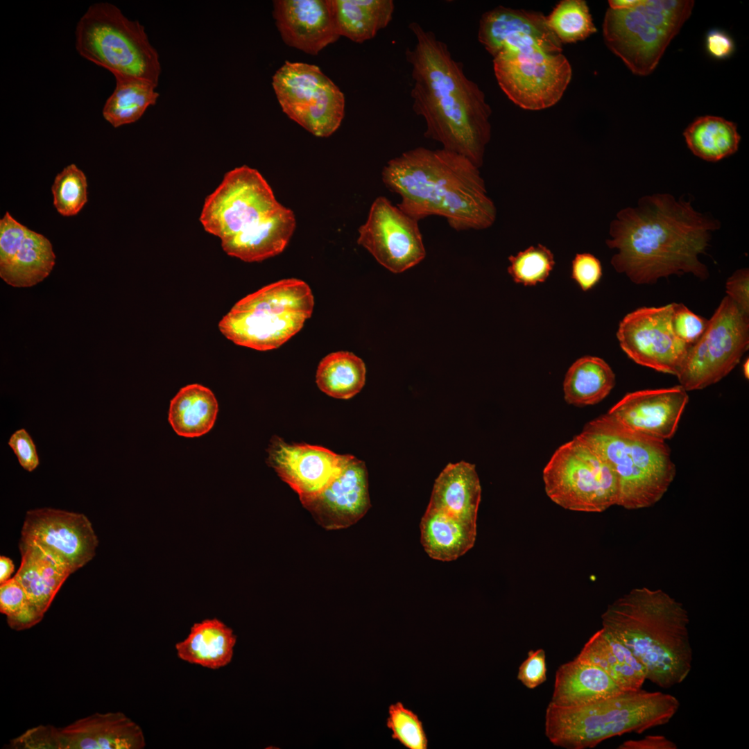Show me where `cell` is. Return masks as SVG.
Masks as SVG:
<instances>
[{
    "label": "cell",
    "instance_id": "cell-33",
    "mask_svg": "<svg viewBox=\"0 0 749 749\" xmlns=\"http://www.w3.org/2000/svg\"><path fill=\"white\" fill-rule=\"evenodd\" d=\"M615 385V374L602 359L585 356L577 359L567 370L564 382L567 403L576 406L598 404Z\"/></svg>",
    "mask_w": 749,
    "mask_h": 749
},
{
    "label": "cell",
    "instance_id": "cell-16",
    "mask_svg": "<svg viewBox=\"0 0 749 749\" xmlns=\"http://www.w3.org/2000/svg\"><path fill=\"white\" fill-rule=\"evenodd\" d=\"M358 232V244L392 273L406 271L426 256L418 221L384 196L373 201Z\"/></svg>",
    "mask_w": 749,
    "mask_h": 749
},
{
    "label": "cell",
    "instance_id": "cell-21",
    "mask_svg": "<svg viewBox=\"0 0 749 749\" xmlns=\"http://www.w3.org/2000/svg\"><path fill=\"white\" fill-rule=\"evenodd\" d=\"M478 40L492 57L501 51L529 48L552 54L562 51V43L547 26L544 15L501 6L483 14Z\"/></svg>",
    "mask_w": 749,
    "mask_h": 749
},
{
    "label": "cell",
    "instance_id": "cell-24",
    "mask_svg": "<svg viewBox=\"0 0 749 749\" xmlns=\"http://www.w3.org/2000/svg\"><path fill=\"white\" fill-rule=\"evenodd\" d=\"M62 749H142L141 728L122 712L95 713L60 728Z\"/></svg>",
    "mask_w": 749,
    "mask_h": 749
},
{
    "label": "cell",
    "instance_id": "cell-52",
    "mask_svg": "<svg viewBox=\"0 0 749 749\" xmlns=\"http://www.w3.org/2000/svg\"><path fill=\"white\" fill-rule=\"evenodd\" d=\"M743 373L746 378H748V359H747L743 364Z\"/></svg>",
    "mask_w": 749,
    "mask_h": 749
},
{
    "label": "cell",
    "instance_id": "cell-2",
    "mask_svg": "<svg viewBox=\"0 0 749 749\" xmlns=\"http://www.w3.org/2000/svg\"><path fill=\"white\" fill-rule=\"evenodd\" d=\"M409 28L416 41L406 51L412 68L411 96L413 111L425 121L424 137L480 168L491 138L492 110L483 92L432 31L417 22Z\"/></svg>",
    "mask_w": 749,
    "mask_h": 749
},
{
    "label": "cell",
    "instance_id": "cell-17",
    "mask_svg": "<svg viewBox=\"0 0 749 749\" xmlns=\"http://www.w3.org/2000/svg\"><path fill=\"white\" fill-rule=\"evenodd\" d=\"M19 544L40 547L72 574L95 556L98 538L85 515L43 508L26 513Z\"/></svg>",
    "mask_w": 749,
    "mask_h": 749
},
{
    "label": "cell",
    "instance_id": "cell-12",
    "mask_svg": "<svg viewBox=\"0 0 749 749\" xmlns=\"http://www.w3.org/2000/svg\"><path fill=\"white\" fill-rule=\"evenodd\" d=\"M749 347V315L727 295L691 345L676 376L686 390L703 389L726 377Z\"/></svg>",
    "mask_w": 749,
    "mask_h": 749
},
{
    "label": "cell",
    "instance_id": "cell-38",
    "mask_svg": "<svg viewBox=\"0 0 749 749\" xmlns=\"http://www.w3.org/2000/svg\"><path fill=\"white\" fill-rule=\"evenodd\" d=\"M51 191L53 205L60 214L76 215L87 202V178L76 165L69 164L56 175Z\"/></svg>",
    "mask_w": 749,
    "mask_h": 749
},
{
    "label": "cell",
    "instance_id": "cell-36",
    "mask_svg": "<svg viewBox=\"0 0 749 749\" xmlns=\"http://www.w3.org/2000/svg\"><path fill=\"white\" fill-rule=\"evenodd\" d=\"M366 368L354 354L338 351L325 356L319 363L316 381L319 389L336 399H347L363 388Z\"/></svg>",
    "mask_w": 749,
    "mask_h": 749
},
{
    "label": "cell",
    "instance_id": "cell-25",
    "mask_svg": "<svg viewBox=\"0 0 749 749\" xmlns=\"http://www.w3.org/2000/svg\"><path fill=\"white\" fill-rule=\"evenodd\" d=\"M621 691L601 669L575 657L558 668L549 703L560 707L581 706Z\"/></svg>",
    "mask_w": 749,
    "mask_h": 749
},
{
    "label": "cell",
    "instance_id": "cell-11",
    "mask_svg": "<svg viewBox=\"0 0 749 749\" xmlns=\"http://www.w3.org/2000/svg\"><path fill=\"white\" fill-rule=\"evenodd\" d=\"M542 478L547 496L565 509L600 513L617 504L618 483L613 470L578 435L555 451Z\"/></svg>",
    "mask_w": 749,
    "mask_h": 749
},
{
    "label": "cell",
    "instance_id": "cell-27",
    "mask_svg": "<svg viewBox=\"0 0 749 749\" xmlns=\"http://www.w3.org/2000/svg\"><path fill=\"white\" fill-rule=\"evenodd\" d=\"M21 565L14 576L25 590L32 607L41 616L49 609L60 588L71 574L40 547L19 544Z\"/></svg>",
    "mask_w": 749,
    "mask_h": 749
},
{
    "label": "cell",
    "instance_id": "cell-47",
    "mask_svg": "<svg viewBox=\"0 0 749 749\" xmlns=\"http://www.w3.org/2000/svg\"><path fill=\"white\" fill-rule=\"evenodd\" d=\"M727 296L746 314L749 315V271L748 268L736 270L727 280Z\"/></svg>",
    "mask_w": 749,
    "mask_h": 749
},
{
    "label": "cell",
    "instance_id": "cell-14",
    "mask_svg": "<svg viewBox=\"0 0 749 749\" xmlns=\"http://www.w3.org/2000/svg\"><path fill=\"white\" fill-rule=\"evenodd\" d=\"M497 81L507 97L519 107L540 110L553 106L569 84L572 70L561 53L539 48L501 51L493 57Z\"/></svg>",
    "mask_w": 749,
    "mask_h": 749
},
{
    "label": "cell",
    "instance_id": "cell-19",
    "mask_svg": "<svg viewBox=\"0 0 749 749\" xmlns=\"http://www.w3.org/2000/svg\"><path fill=\"white\" fill-rule=\"evenodd\" d=\"M680 385L627 393L606 413L632 432L664 440L676 432L689 395Z\"/></svg>",
    "mask_w": 749,
    "mask_h": 749
},
{
    "label": "cell",
    "instance_id": "cell-41",
    "mask_svg": "<svg viewBox=\"0 0 749 749\" xmlns=\"http://www.w3.org/2000/svg\"><path fill=\"white\" fill-rule=\"evenodd\" d=\"M386 726L392 732L393 739L408 749H427L428 739L419 716L411 709L397 702L388 707Z\"/></svg>",
    "mask_w": 749,
    "mask_h": 749
},
{
    "label": "cell",
    "instance_id": "cell-49",
    "mask_svg": "<svg viewBox=\"0 0 749 749\" xmlns=\"http://www.w3.org/2000/svg\"><path fill=\"white\" fill-rule=\"evenodd\" d=\"M621 749H675L676 744L662 735H648L639 740H628L621 744Z\"/></svg>",
    "mask_w": 749,
    "mask_h": 749
},
{
    "label": "cell",
    "instance_id": "cell-44",
    "mask_svg": "<svg viewBox=\"0 0 749 749\" xmlns=\"http://www.w3.org/2000/svg\"><path fill=\"white\" fill-rule=\"evenodd\" d=\"M546 671L544 650H531L520 664L517 678L526 688L533 689L546 681Z\"/></svg>",
    "mask_w": 749,
    "mask_h": 749
},
{
    "label": "cell",
    "instance_id": "cell-9",
    "mask_svg": "<svg viewBox=\"0 0 749 749\" xmlns=\"http://www.w3.org/2000/svg\"><path fill=\"white\" fill-rule=\"evenodd\" d=\"M75 48L83 58L114 77L141 79L158 85L162 67L158 52L144 26L109 2L88 7L75 28Z\"/></svg>",
    "mask_w": 749,
    "mask_h": 749
},
{
    "label": "cell",
    "instance_id": "cell-26",
    "mask_svg": "<svg viewBox=\"0 0 749 749\" xmlns=\"http://www.w3.org/2000/svg\"><path fill=\"white\" fill-rule=\"evenodd\" d=\"M481 496L475 465L465 461L449 463L435 481L427 508L476 522Z\"/></svg>",
    "mask_w": 749,
    "mask_h": 749
},
{
    "label": "cell",
    "instance_id": "cell-6",
    "mask_svg": "<svg viewBox=\"0 0 749 749\" xmlns=\"http://www.w3.org/2000/svg\"><path fill=\"white\" fill-rule=\"evenodd\" d=\"M678 699L660 691H623L581 706L549 703L544 732L555 746L586 749L625 733H642L670 721L679 709Z\"/></svg>",
    "mask_w": 749,
    "mask_h": 749
},
{
    "label": "cell",
    "instance_id": "cell-32",
    "mask_svg": "<svg viewBox=\"0 0 749 749\" xmlns=\"http://www.w3.org/2000/svg\"><path fill=\"white\" fill-rule=\"evenodd\" d=\"M218 411L213 392L203 385L193 384L180 388L171 399L168 420L178 435L196 438L212 429Z\"/></svg>",
    "mask_w": 749,
    "mask_h": 749
},
{
    "label": "cell",
    "instance_id": "cell-50",
    "mask_svg": "<svg viewBox=\"0 0 749 749\" xmlns=\"http://www.w3.org/2000/svg\"><path fill=\"white\" fill-rule=\"evenodd\" d=\"M14 568L11 559L3 556L0 557V584H3L10 579Z\"/></svg>",
    "mask_w": 749,
    "mask_h": 749
},
{
    "label": "cell",
    "instance_id": "cell-51",
    "mask_svg": "<svg viewBox=\"0 0 749 749\" xmlns=\"http://www.w3.org/2000/svg\"><path fill=\"white\" fill-rule=\"evenodd\" d=\"M641 0H610V8L613 10L630 9L640 3Z\"/></svg>",
    "mask_w": 749,
    "mask_h": 749
},
{
    "label": "cell",
    "instance_id": "cell-40",
    "mask_svg": "<svg viewBox=\"0 0 749 749\" xmlns=\"http://www.w3.org/2000/svg\"><path fill=\"white\" fill-rule=\"evenodd\" d=\"M0 610L6 615L10 627L17 630L29 628L43 618L32 607L25 590L15 577L1 584Z\"/></svg>",
    "mask_w": 749,
    "mask_h": 749
},
{
    "label": "cell",
    "instance_id": "cell-35",
    "mask_svg": "<svg viewBox=\"0 0 749 749\" xmlns=\"http://www.w3.org/2000/svg\"><path fill=\"white\" fill-rule=\"evenodd\" d=\"M115 88L102 110L103 118L114 128L137 121L159 98L157 85L131 77L115 76Z\"/></svg>",
    "mask_w": 749,
    "mask_h": 749
},
{
    "label": "cell",
    "instance_id": "cell-7",
    "mask_svg": "<svg viewBox=\"0 0 749 749\" xmlns=\"http://www.w3.org/2000/svg\"><path fill=\"white\" fill-rule=\"evenodd\" d=\"M578 436L609 463L618 483V506H653L666 493L676 470L664 440L627 430L607 414L588 422Z\"/></svg>",
    "mask_w": 749,
    "mask_h": 749
},
{
    "label": "cell",
    "instance_id": "cell-22",
    "mask_svg": "<svg viewBox=\"0 0 749 749\" xmlns=\"http://www.w3.org/2000/svg\"><path fill=\"white\" fill-rule=\"evenodd\" d=\"M303 504L327 528H345L356 522L370 506L364 462L351 455L336 477Z\"/></svg>",
    "mask_w": 749,
    "mask_h": 749
},
{
    "label": "cell",
    "instance_id": "cell-23",
    "mask_svg": "<svg viewBox=\"0 0 749 749\" xmlns=\"http://www.w3.org/2000/svg\"><path fill=\"white\" fill-rule=\"evenodd\" d=\"M273 16L284 42L308 54L340 37L329 0L273 1Z\"/></svg>",
    "mask_w": 749,
    "mask_h": 749
},
{
    "label": "cell",
    "instance_id": "cell-10",
    "mask_svg": "<svg viewBox=\"0 0 749 749\" xmlns=\"http://www.w3.org/2000/svg\"><path fill=\"white\" fill-rule=\"evenodd\" d=\"M694 6L692 0H641L630 9L609 8L603 24L605 43L632 74L648 76Z\"/></svg>",
    "mask_w": 749,
    "mask_h": 749
},
{
    "label": "cell",
    "instance_id": "cell-4",
    "mask_svg": "<svg viewBox=\"0 0 749 749\" xmlns=\"http://www.w3.org/2000/svg\"><path fill=\"white\" fill-rule=\"evenodd\" d=\"M199 219L228 255L246 262L282 252L296 226L293 211L276 200L257 170L246 165L224 175L205 198Z\"/></svg>",
    "mask_w": 749,
    "mask_h": 749
},
{
    "label": "cell",
    "instance_id": "cell-13",
    "mask_svg": "<svg viewBox=\"0 0 749 749\" xmlns=\"http://www.w3.org/2000/svg\"><path fill=\"white\" fill-rule=\"evenodd\" d=\"M272 85L282 111L316 137L332 135L345 114V96L315 64L286 61Z\"/></svg>",
    "mask_w": 749,
    "mask_h": 749
},
{
    "label": "cell",
    "instance_id": "cell-45",
    "mask_svg": "<svg viewBox=\"0 0 749 749\" xmlns=\"http://www.w3.org/2000/svg\"><path fill=\"white\" fill-rule=\"evenodd\" d=\"M602 276L600 261L590 253L577 254L571 263V277L583 291L592 289Z\"/></svg>",
    "mask_w": 749,
    "mask_h": 749
},
{
    "label": "cell",
    "instance_id": "cell-8",
    "mask_svg": "<svg viewBox=\"0 0 749 749\" xmlns=\"http://www.w3.org/2000/svg\"><path fill=\"white\" fill-rule=\"evenodd\" d=\"M313 307L314 297L305 282L283 279L239 300L220 320L218 328L236 345L271 350L302 329Z\"/></svg>",
    "mask_w": 749,
    "mask_h": 749
},
{
    "label": "cell",
    "instance_id": "cell-3",
    "mask_svg": "<svg viewBox=\"0 0 749 749\" xmlns=\"http://www.w3.org/2000/svg\"><path fill=\"white\" fill-rule=\"evenodd\" d=\"M479 169L442 148L417 147L389 160L381 178L400 196L397 206L418 221L439 216L456 231L480 230L494 224L497 209Z\"/></svg>",
    "mask_w": 749,
    "mask_h": 749
},
{
    "label": "cell",
    "instance_id": "cell-39",
    "mask_svg": "<svg viewBox=\"0 0 749 749\" xmlns=\"http://www.w3.org/2000/svg\"><path fill=\"white\" fill-rule=\"evenodd\" d=\"M508 260V273L516 283L525 286L544 282L555 265L553 253L542 244L530 246Z\"/></svg>",
    "mask_w": 749,
    "mask_h": 749
},
{
    "label": "cell",
    "instance_id": "cell-1",
    "mask_svg": "<svg viewBox=\"0 0 749 749\" xmlns=\"http://www.w3.org/2000/svg\"><path fill=\"white\" fill-rule=\"evenodd\" d=\"M718 221L696 212L691 200L669 193L641 198L636 207L620 210L610 225L607 246L618 252L611 264L636 284H651L671 275L709 276L699 260Z\"/></svg>",
    "mask_w": 749,
    "mask_h": 749
},
{
    "label": "cell",
    "instance_id": "cell-28",
    "mask_svg": "<svg viewBox=\"0 0 749 749\" xmlns=\"http://www.w3.org/2000/svg\"><path fill=\"white\" fill-rule=\"evenodd\" d=\"M576 658L604 671L622 691H637L646 680V671L632 653L601 628L585 644Z\"/></svg>",
    "mask_w": 749,
    "mask_h": 749
},
{
    "label": "cell",
    "instance_id": "cell-37",
    "mask_svg": "<svg viewBox=\"0 0 749 749\" xmlns=\"http://www.w3.org/2000/svg\"><path fill=\"white\" fill-rule=\"evenodd\" d=\"M546 24L562 43L582 41L596 32L587 3L562 0L546 17Z\"/></svg>",
    "mask_w": 749,
    "mask_h": 749
},
{
    "label": "cell",
    "instance_id": "cell-15",
    "mask_svg": "<svg viewBox=\"0 0 749 749\" xmlns=\"http://www.w3.org/2000/svg\"><path fill=\"white\" fill-rule=\"evenodd\" d=\"M674 303L642 307L628 313L617 332L622 350L636 363L677 376L691 345L672 325Z\"/></svg>",
    "mask_w": 749,
    "mask_h": 749
},
{
    "label": "cell",
    "instance_id": "cell-46",
    "mask_svg": "<svg viewBox=\"0 0 749 749\" xmlns=\"http://www.w3.org/2000/svg\"><path fill=\"white\" fill-rule=\"evenodd\" d=\"M8 444L16 455L19 465L25 470L33 472L38 467L40 460L36 446L25 429L15 431L10 437Z\"/></svg>",
    "mask_w": 749,
    "mask_h": 749
},
{
    "label": "cell",
    "instance_id": "cell-5",
    "mask_svg": "<svg viewBox=\"0 0 749 749\" xmlns=\"http://www.w3.org/2000/svg\"><path fill=\"white\" fill-rule=\"evenodd\" d=\"M602 628L639 661L646 680L662 688L682 683L693 660L688 612L662 589L638 587L610 604Z\"/></svg>",
    "mask_w": 749,
    "mask_h": 749
},
{
    "label": "cell",
    "instance_id": "cell-42",
    "mask_svg": "<svg viewBox=\"0 0 749 749\" xmlns=\"http://www.w3.org/2000/svg\"><path fill=\"white\" fill-rule=\"evenodd\" d=\"M708 320L682 303H674L672 325L676 336L689 345H693L705 332Z\"/></svg>",
    "mask_w": 749,
    "mask_h": 749
},
{
    "label": "cell",
    "instance_id": "cell-43",
    "mask_svg": "<svg viewBox=\"0 0 749 749\" xmlns=\"http://www.w3.org/2000/svg\"><path fill=\"white\" fill-rule=\"evenodd\" d=\"M9 746L17 749H62L60 728L38 725L12 740Z\"/></svg>",
    "mask_w": 749,
    "mask_h": 749
},
{
    "label": "cell",
    "instance_id": "cell-48",
    "mask_svg": "<svg viewBox=\"0 0 749 749\" xmlns=\"http://www.w3.org/2000/svg\"><path fill=\"white\" fill-rule=\"evenodd\" d=\"M705 44L708 53L716 59L727 58L734 50L732 39L721 30L709 31L706 35Z\"/></svg>",
    "mask_w": 749,
    "mask_h": 749
},
{
    "label": "cell",
    "instance_id": "cell-18",
    "mask_svg": "<svg viewBox=\"0 0 749 749\" xmlns=\"http://www.w3.org/2000/svg\"><path fill=\"white\" fill-rule=\"evenodd\" d=\"M267 451L269 465L298 493L302 503L320 493L351 456L320 446L289 444L277 436L272 438Z\"/></svg>",
    "mask_w": 749,
    "mask_h": 749
},
{
    "label": "cell",
    "instance_id": "cell-31",
    "mask_svg": "<svg viewBox=\"0 0 749 749\" xmlns=\"http://www.w3.org/2000/svg\"><path fill=\"white\" fill-rule=\"evenodd\" d=\"M338 35L362 43L372 39L393 19L392 0H329Z\"/></svg>",
    "mask_w": 749,
    "mask_h": 749
},
{
    "label": "cell",
    "instance_id": "cell-20",
    "mask_svg": "<svg viewBox=\"0 0 749 749\" xmlns=\"http://www.w3.org/2000/svg\"><path fill=\"white\" fill-rule=\"evenodd\" d=\"M55 255L50 241L7 212L0 220V277L15 287H29L48 277Z\"/></svg>",
    "mask_w": 749,
    "mask_h": 749
},
{
    "label": "cell",
    "instance_id": "cell-30",
    "mask_svg": "<svg viewBox=\"0 0 749 749\" xmlns=\"http://www.w3.org/2000/svg\"><path fill=\"white\" fill-rule=\"evenodd\" d=\"M236 636L217 619L196 623L188 636L175 645L181 660L203 667L218 669L232 661Z\"/></svg>",
    "mask_w": 749,
    "mask_h": 749
},
{
    "label": "cell",
    "instance_id": "cell-29",
    "mask_svg": "<svg viewBox=\"0 0 749 749\" xmlns=\"http://www.w3.org/2000/svg\"><path fill=\"white\" fill-rule=\"evenodd\" d=\"M421 542L433 559L452 561L472 549L476 537V522L427 508L421 524Z\"/></svg>",
    "mask_w": 749,
    "mask_h": 749
},
{
    "label": "cell",
    "instance_id": "cell-34",
    "mask_svg": "<svg viewBox=\"0 0 749 749\" xmlns=\"http://www.w3.org/2000/svg\"><path fill=\"white\" fill-rule=\"evenodd\" d=\"M683 135L693 154L707 162H717L735 153L741 140L735 123L710 115L697 118Z\"/></svg>",
    "mask_w": 749,
    "mask_h": 749
}]
</instances>
